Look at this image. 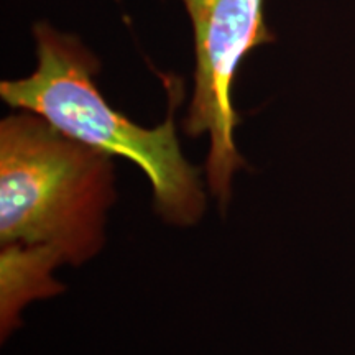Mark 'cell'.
I'll return each instance as SVG.
<instances>
[{
  "mask_svg": "<svg viewBox=\"0 0 355 355\" xmlns=\"http://www.w3.org/2000/svg\"><path fill=\"white\" fill-rule=\"evenodd\" d=\"M37 68L20 79H3L0 97L10 109L43 117L71 139L137 165L153 189L163 219L189 227L201 219L206 196L199 173L181 152L175 114L184 97L181 79L166 78L168 114L146 128L114 109L96 84L101 60L78 35L40 20L32 26Z\"/></svg>",
  "mask_w": 355,
  "mask_h": 355,
  "instance_id": "cell-2",
  "label": "cell"
},
{
  "mask_svg": "<svg viewBox=\"0 0 355 355\" xmlns=\"http://www.w3.org/2000/svg\"><path fill=\"white\" fill-rule=\"evenodd\" d=\"M112 157L71 139L40 115L0 122V322L8 336L30 301L63 291L53 270L81 265L104 243L114 204Z\"/></svg>",
  "mask_w": 355,
  "mask_h": 355,
  "instance_id": "cell-1",
  "label": "cell"
},
{
  "mask_svg": "<svg viewBox=\"0 0 355 355\" xmlns=\"http://www.w3.org/2000/svg\"><path fill=\"white\" fill-rule=\"evenodd\" d=\"M191 24L194 44L193 94L183 121L186 135L209 137L206 180L222 206L232 194L234 173L245 166L237 152L234 105L237 71L255 48L277 37L265 19L263 0H180Z\"/></svg>",
  "mask_w": 355,
  "mask_h": 355,
  "instance_id": "cell-3",
  "label": "cell"
}]
</instances>
